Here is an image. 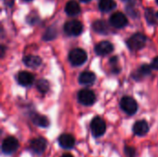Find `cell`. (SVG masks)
<instances>
[{
  "label": "cell",
  "instance_id": "83f0119b",
  "mask_svg": "<svg viewBox=\"0 0 158 157\" xmlns=\"http://www.w3.org/2000/svg\"><path fill=\"white\" fill-rule=\"evenodd\" d=\"M81 1H82V2H89V1H91V0H81Z\"/></svg>",
  "mask_w": 158,
  "mask_h": 157
},
{
  "label": "cell",
  "instance_id": "4fadbf2b",
  "mask_svg": "<svg viewBox=\"0 0 158 157\" xmlns=\"http://www.w3.org/2000/svg\"><path fill=\"white\" fill-rule=\"evenodd\" d=\"M58 143L61 145V147L65 149H70L75 144V139L70 134H62L58 138Z\"/></svg>",
  "mask_w": 158,
  "mask_h": 157
},
{
  "label": "cell",
  "instance_id": "d4e9b609",
  "mask_svg": "<svg viewBox=\"0 0 158 157\" xmlns=\"http://www.w3.org/2000/svg\"><path fill=\"white\" fill-rule=\"evenodd\" d=\"M152 68L155 69H158V56L154 58V60L152 62Z\"/></svg>",
  "mask_w": 158,
  "mask_h": 157
},
{
  "label": "cell",
  "instance_id": "52a82bcc",
  "mask_svg": "<svg viewBox=\"0 0 158 157\" xmlns=\"http://www.w3.org/2000/svg\"><path fill=\"white\" fill-rule=\"evenodd\" d=\"M78 99L84 105H92L95 102V94L90 90H81L78 94Z\"/></svg>",
  "mask_w": 158,
  "mask_h": 157
},
{
  "label": "cell",
  "instance_id": "9c48e42d",
  "mask_svg": "<svg viewBox=\"0 0 158 157\" xmlns=\"http://www.w3.org/2000/svg\"><path fill=\"white\" fill-rule=\"evenodd\" d=\"M31 149L38 155H41L44 152L46 148V141L44 138H36L31 141L30 143Z\"/></svg>",
  "mask_w": 158,
  "mask_h": 157
},
{
  "label": "cell",
  "instance_id": "7a4b0ae2",
  "mask_svg": "<svg viewBox=\"0 0 158 157\" xmlns=\"http://www.w3.org/2000/svg\"><path fill=\"white\" fill-rule=\"evenodd\" d=\"M69 59L72 65L81 66L87 60V55L84 50L81 48H76L69 53Z\"/></svg>",
  "mask_w": 158,
  "mask_h": 157
},
{
  "label": "cell",
  "instance_id": "1f68e13d",
  "mask_svg": "<svg viewBox=\"0 0 158 157\" xmlns=\"http://www.w3.org/2000/svg\"><path fill=\"white\" fill-rule=\"evenodd\" d=\"M156 3H157V4H158V0H156Z\"/></svg>",
  "mask_w": 158,
  "mask_h": 157
},
{
  "label": "cell",
  "instance_id": "3957f363",
  "mask_svg": "<svg viewBox=\"0 0 158 157\" xmlns=\"http://www.w3.org/2000/svg\"><path fill=\"white\" fill-rule=\"evenodd\" d=\"M106 123L100 117H95L91 122L92 133L94 137L98 138L106 132Z\"/></svg>",
  "mask_w": 158,
  "mask_h": 157
},
{
  "label": "cell",
  "instance_id": "4316f807",
  "mask_svg": "<svg viewBox=\"0 0 158 157\" xmlns=\"http://www.w3.org/2000/svg\"><path fill=\"white\" fill-rule=\"evenodd\" d=\"M62 157H73L70 154H65V155H63Z\"/></svg>",
  "mask_w": 158,
  "mask_h": 157
},
{
  "label": "cell",
  "instance_id": "7c38bea8",
  "mask_svg": "<svg viewBox=\"0 0 158 157\" xmlns=\"http://www.w3.org/2000/svg\"><path fill=\"white\" fill-rule=\"evenodd\" d=\"M149 130L148 123L145 120H139L133 126V132L137 136H144Z\"/></svg>",
  "mask_w": 158,
  "mask_h": 157
},
{
  "label": "cell",
  "instance_id": "484cf974",
  "mask_svg": "<svg viewBox=\"0 0 158 157\" xmlns=\"http://www.w3.org/2000/svg\"><path fill=\"white\" fill-rule=\"evenodd\" d=\"M4 1H5L6 5H7V6H12L13 2H14V0H4Z\"/></svg>",
  "mask_w": 158,
  "mask_h": 157
},
{
  "label": "cell",
  "instance_id": "e0dca14e",
  "mask_svg": "<svg viewBox=\"0 0 158 157\" xmlns=\"http://www.w3.org/2000/svg\"><path fill=\"white\" fill-rule=\"evenodd\" d=\"M94 31L101 33V34H106L108 32V26L104 20H96L93 24Z\"/></svg>",
  "mask_w": 158,
  "mask_h": 157
},
{
  "label": "cell",
  "instance_id": "ba28073f",
  "mask_svg": "<svg viewBox=\"0 0 158 157\" xmlns=\"http://www.w3.org/2000/svg\"><path fill=\"white\" fill-rule=\"evenodd\" d=\"M109 22L113 27L119 29V28H123L127 25L128 19H127V17L123 13L116 12L110 17Z\"/></svg>",
  "mask_w": 158,
  "mask_h": 157
},
{
  "label": "cell",
  "instance_id": "2e32d148",
  "mask_svg": "<svg viewBox=\"0 0 158 157\" xmlns=\"http://www.w3.org/2000/svg\"><path fill=\"white\" fill-rule=\"evenodd\" d=\"M79 81H80V83L81 84H85V85L92 84L95 81V75L91 71H84L81 73Z\"/></svg>",
  "mask_w": 158,
  "mask_h": 157
},
{
  "label": "cell",
  "instance_id": "6da1fadb",
  "mask_svg": "<svg viewBox=\"0 0 158 157\" xmlns=\"http://www.w3.org/2000/svg\"><path fill=\"white\" fill-rule=\"evenodd\" d=\"M146 43V37L143 33H135L133 34L128 41L127 44L131 50H140L144 47Z\"/></svg>",
  "mask_w": 158,
  "mask_h": 157
},
{
  "label": "cell",
  "instance_id": "cb8c5ba5",
  "mask_svg": "<svg viewBox=\"0 0 158 157\" xmlns=\"http://www.w3.org/2000/svg\"><path fill=\"white\" fill-rule=\"evenodd\" d=\"M125 155L128 157H135V149L133 147L126 146L125 147Z\"/></svg>",
  "mask_w": 158,
  "mask_h": 157
},
{
  "label": "cell",
  "instance_id": "30bf717a",
  "mask_svg": "<svg viewBox=\"0 0 158 157\" xmlns=\"http://www.w3.org/2000/svg\"><path fill=\"white\" fill-rule=\"evenodd\" d=\"M114 47L113 44L107 41H104L99 43L96 46H95V52L97 55L99 56H104V55H107L109 53H111L113 51Z\"/></svg>",
  "mask_w": 158,
  "mask_h": 157
},
{
  "label": "cell",
  "instance_id": "44dd1931",
  "mask_svg": "<svg viewBox=\"0 0 158 157\" xmlns=\"http://www.w3.org/2000/svg\"><path fill=\"white\" fill-rule=\"evenodd\" d=\"M145 17H146V19L149 23L153 24L156 22V16H155V13L153 11V9L151 7L147 8L146 11H145Z\"/></svg>",
  "mask_w": 158,
  "mask_h": 157
},
{
  "label": "cell",
  "instance_id": "277c9868",
  "mask_svg": "<svg viewBox=\"0 0 158 157\" xmlns=\"http://www.w3.org/2000/svg\"><path fill=\"white\" fill-rule=\"evenodd\" d=\"M120 106L124 112H126L128 115H133L136 113L138 105L136 101L130 97V96H125L121 99L120 101Z\"/></svg>",
  "mask_w": 158,
  "mask_h": 157
},
{
  "label": "cell",
  "instance_id": "8992f818",
  "mask_svg": "<svg viewBox=\"0 0 158 157\" xmlns=\"http://www.w3.org/2000/svg\"><path fill=\"white\" fill-rule=\"evenodd\" d=\"M19 148V142L14 137H7L2 143V151L6 155L13 154Z\"/></svg>",
  "mask_w": 158,
  "mask_h": 157
},
{
  "label": "cell",
  "instance_id": "5b68a950",
  "mask_svg": "<svg viewBox=\"0 0 158 157\" xmlns=\"http://www.w3.org/2000/svg\"><path fill=\"white\" fill-rule=\"evenodd\" d=\"M64 30L66 33L71 36H78L82 32L83 25L79 20H70L65 24Z\"/></svg>",
  "mask_w": 158,
  "mask_h": 157
},
{
  "label": "cell",
  "instance_id": "9a60e30c",
  "mask_svg": "<svg viewBox=\"0 0 158 157\" xmlns=\"http://www.w3.org/2000/svg\"><path fill=\"white\" fill-rule=\"evenodd\" d=\"M23 62H24V64L27 67H30V68H37V67H39L41 65L42 60L37 56L29 55V56H26L23 58Z\"/></svg>",
  "mask_w": 158,
  "mask_h": 157
},
{
  "label": "cell",
  "instance_id": "5bb4252c",
  "mask_svg": "<svg viewBox=\"0 0 158 157\" xmlns=\"http://www.w3.org/2000/svg\"><path fill=\"white\" fill-rule=\"evenodd\" d=\"M66 12L68 15L69 16H75L77 14L80 13L81 11V7H80V5L74 1V0H70L67 3L66 5V8H65Z\"/></svg>",
  "mask_w": 158,
  "mask_h": 157
},
{
  "label": "cell",
  "instance_id": "ffe728a7",
  "mask_svg": "<svg viewBox=\"0 0 158 157\" xmlns=\"http://www.w3.org/2000/svg\"><path fill=\"white\" fill-rule=\"evenodd\" d=\"M37 89L41 92V93H46L48 90H49V87H50V85H49V82L46 81V80H44V79H42V80H39L38 81H37Z\"/></svg>",
  "mask_w": 158,
  "mask_h": 157
},
{
  "label": "cell",
  "instance_id": "8fae6325",
  "mask_svg": "<svg viewBox=\"0 0 158 157\" xmlns=\"http://www.w3.org/2000/svg\"><path fill=\"white\" fill-rule=\"evenodd\" d=\"M34 77L31 73L28 71H21L18 75V81L22 86H30L32 84Z\"/></svg>",
  "mask_w": 158,
  "mask_h": 157
},
{
  "label": "cell",
  "instance_id": "d6986e66",
  "mask_svg": "<svg viewBox=\"0 0 158 157\" xmlns=\"http://www.w3.org/2000/svg\"><path fill=\"white\" fill-rule=\"evenodd\" d=\"M116 6V2L114 0H100L99 1V8L102 11L107 12L114 9Z\"/></svg>",
  "mask_w": 158,
  "mask_h": 157
},
{
  "label": "cell",
  "instance_id": "4dcf8cb0",
  "mask_svg": "<svg viewBox=\"0 0 158 157\" xmlns=\"http://www.w3.org/2000/svg\"><path fill=\"white\" fill-rule=\"evenodd\" d=\"M122 1H129V0H122Z\"/></svg>",
  "mask_w": 158,
  "mask_h": 157
},
{
  "label": "cell",
  "instance_id": "ac0fdd59",
  "mask_svg": "<svg viewBox=\"0 0 158 157\" xmlns=\"http://www.w3.org/2000/svg\"><path fill=\"white\" fill-rule=\"evenodd\" d=\"M33 123L37 126H40V127H43V128H45V127H48L49 126V120L46 117L44 116H42V115H39V114H34L31 118Z\"/></svg>",
  "mask_w": 158,
  "mask_h": 157
},
{
  "label": "cell",
  "instance_id": "7402d4cb",
  "mask_svg": "<svg viewBox=\"0 0 158 157\" xmlns=\"http://www.w3.org/2000/svg\"><path fill=\"white\" fill-rule=\"evenodd\" d=\"M150 72H151V67L148 65H143L137 71L138 75L140 76H146L150 74Z\"/></svg>",
  "mask_w": 158,
  "mask_h": 157
},
{
  "label": "cell",
  "instance_id": "f1b7e54d",
  "mask_svg": "<svg viewBox=\"0 0 158 157\" xmlns=\"http://www.w3.org/2000/svg\"><path fill=\"white\" fill-rule=\"evenodd\" d=\"M156 17H157V18H158V12H157V13H156Z\"/></svg>",
  "mask_w": 158,
  "mask_h": 157
},
{
  "label": "cell",
  "instance_id": "603a6c76",
  "mask_svg": "<svg viewBox=\"0 0 158 157\" xmlns=\"http://www.w3.org/2000/svg\"><path fill=\"white\" fill-rule=\"evenodd\" d=\"M56 30L54 28H49L46 31L45 34L44 35V40H52V39H54L56 37Z\"/></svg>",
  "mask_w": 158,
  "mask_h": 157
},
{
  "label": "cell",
  "instance_id": "f546056e",
  "mask_svg": "<svg viewBox=\"0 0 158 157\" xmlns=\"http://www.w3.org/2000/svg\"><path fill=\"white\" fill-rule=\"evenodd\" d=\"M24 1H31V0H24Z\"/></svg>",
  "mask_w": 158,
  "mask_h": 157
}]
</instances>
